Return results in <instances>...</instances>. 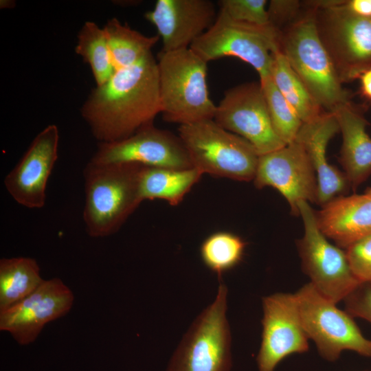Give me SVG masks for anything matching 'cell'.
Masks as SVG:
<instances>
[{"label":"cell","instance_id":"1","mask_svg":"<svg viewBox=\"0 0 371 371\" xmlns=\"http://www.w3.org/2000/svg\"><path fill=\"white\" fill-rule=\"evenodd\" d=\"M161 113L157 61L152 52L120 68L93 89L81 114L100 143L126 139L153 124Z\"/></svg>","mask_w":371,"mask_h":371},{"label":"cell","instance_id":"2","mask_svg":"<svg viewBox=\"0 0 371 371\" xmlns=\"http://www.w3.org/2000/svg\"><path fill=\"white\" fill-rule=\"evenodd\" d=\"M144 167L131 163L87 164L83 221L90 236L116 233L143 201L140 182Z\"/></svg>","mask_w":371,"mask_h":371},{"label":"cell","instance_id":"3","mask_svg":"<svg viewBox=\"0 0 371 371\" xmlns=\"http://www.w3.org/2000/svg\"><path fill=\"white\" fill-rule=\"evenodd\" d=\"M280 31L279 50L315 101L328 112L350 102L342 87L315 25V7Z\"/></svg>","mask_w":371,"mask_h":371},{"label":"cell","instance_id":"4","mask_svg":"<svg viewBox=\"0 0 371 371\" xmlns=\"http://www.w3.org/2000/svg\"><path fill=\"white\" fill-rule=\"evenodd\" d=\"M157 66L164 120L180 126L214 119L216 106L209 95L207 63L186 48L161 51Z\"/></svg>","mask_w":371,"mask_h":371},{"label":"cell","instance_id":"5","mask_svg":"<svg viewBox=\"0 0 371 371\" xmlns=\"http://www.w3.org/2000/svg\"><path fill=\"white\" fill-rule=\"evenodd\" d=\"M178 131L193 167L203 174L254 180L260 155L244 138L225 130L214 119L180 125Z\"/></svg>","mask_w":371,"mask_h":371},{"label":"cell","instance_id":"6","mask_svg":"<svg viewBox=\"0 0 371 371\" xmlns=\"http://www.w3.org/2000/svg\"><path fill=\"white\" fill-rule=\"evenodd\" d=\"M341 1H311L316 28L341 82L371 68V19L354 15Z\"/></svg>","mask_w":371,"mask_h":371},{"label":"cell","instance_id":"7","mask_svg":"<svg viewBox=\"0 0 371 371\" xmlns=\"http://www.w3.org/2000/svg\"><path fill=\"white\" fill-rule=\"evenodd\" d=\"M220 281L214 301L194 319L166 371H230L231 333L226 317L227 288Z\"/></svg>","mask_w":371,"mask_h":371},{"label":"cell","instance_id":"8","mask_svg":"<svg viewBox=\"0 0 371 371\" xmlns=\"http://www.w3.org/2000/svg\"><path fill=\"white\" fill-rule=\"evenodd\" d=\"M295 295L306 335L314 341L324 359L335 362L346 350L371 358V340L362 334L346 311L339 309L310 282Z\"/></svg>","mask_w":371,"mask_h":371},{"label":"cell","instance_id":"9","mask_svg":"<svg viewBox=\"0 0 371 371\" xmlns=\"http://www.w3.org/2000/svg\"><path fill=\"white\" fill-rule=\"evenodd\" d=\"M280 31L272 25H256L232 20L219 11L215 22L190 46L206 63L226 56L250 65L260 80L271 76L273 54L279 50Z\"/></svg>","mask_w":371,"mask_h":371},{"label":"cell","instance_id":"10","mask_svg":"<svg viewBox=\"0 0 371 371\" xmlns=\"http://www.w3.org/2000/svg\"><path fill=\"white\" fill-rule=\"evenodd\" d=\"M304 234L297 242L304 272L325 297L337 304L361 282L352 273L346 251L330 243L319 229L315 212L307 201L298 203Z\"/></svg>","mask_w":371,"mask_h":371},{"label":"cell","instance_id":"11","mask_svg":"<svg viewBox=\"0 0 371 371\" xmlns=\"http://www.w3.org/2000/svg\"><path fill=\"white\" fill-rule=\"evenodd\" d=\"M214 120L248 141L259 155L286 145L274 130L260 82L244 83L227 90L216 106Z\"/></svg>","mask_w":371,"mask_h":371},{"label":"cell","instance_id":"12","mask_svg":"<svg viewBox=\"0 0 371 371\" xmlns=\"http://www.w3.org/2000/svg\"><path fill=\"white\" fill-rule=\"evenodd\" d=\"M262 300V332L256 363L258 371H275L289 355L307 352L309 339L295 293H275Z\"/></svg>","mask_w":371,"mask_h":371},{"label":"cell","instance_id":"13","mask_svg":"<svg viewBox=\"0 0 371 371\" xmlns=\"http://www.w3.org/2000/svg\"><path fill=\"white\" fill-rule=\"evenodd\" d=\"M254 185L271 186L287 201L291 213L300 215V201L317 203V180L307 152L294 140L283 147L259 156Z\"/></svg>","mask_w":371,"mask_h":371},{"label":"cell","instance_id":"14","mask_svg":"<svg viewBox=\"0 0 371 371\" xmlns=\"http://www.w3.org/2000/svg\"><path fill=\"white\" fill-rule=\"evenodd\" d=\"M90 161L97 164L131 163L172 169L194 168L179 137L153 124L126 139L100 143Z\"/></svg>","mask_w":371,"mask_h":371},{"label":"cell","instance_id":"15","mask_svg":"<svg viewBox=\"0 0 371 371\" xmlns=\"http://www.w3.org/2000/svg\"><path fill=\"white\" fill-rule=\"evenodd\" d=\"M74 295L58 278L44 280L30 295L0 311V330L7 332L21 346L34 342L44 326L67 314Z\"/></svg>","mask_w":371,"mask_h":371},{"label":"cell","instance_id":"16","mask_svg":"<svg viewBox=\"0 0 371 371\" xmlns=\"http://www.w3.org/2000/svg\"><path fill=\"white\" fill-rule=\"evenodd\" d=\"M58 127L48 125L5 177L6 190L19 204L30 209L44 206L47 181L58 159Z\"/></svg>","mask_w":371,"mask_h":371},{"label":"cell","instance_id":"17","mask_svg":"<svg viewBox=\"0 0 371 371\" xmlns=\"http://www.w3.org/2000/svg\"><path fill=\"white\" fill-rule=\"evenodd\" d=\"M217 15L210 0H157L144 16L161 38V52H170L190 48L212 27Z\"/></svg>","mask_w":371,"mask_h":371},{"label":"cell","instance_id":"18","mask_svg":"<svg viewBox=\"0 0 371 371\" xmlns=\"http://www.w3.org/2000/svg\"><path fill=\"white\" fill-rule=\"evenodd\" d=\"M339 131L335 114L324 111L315 120L303 123L295 138L304 146L315 170L317 203L322 206L342 196L350 186L344 172L330 165L326 158L327 145Z\"/></svg>","mask_w":371,"mask_h":371},{"label":"cell","instance_id":"19","mask_svg":"<svg viewBox=\"0 0 371 371\" xmlns=\"http://www.w3.org/2000/svg\"><path fill=\"white\" fill-rule=\"evenodd\" d=\"M315 212L323 234L340 248L350 245L371 233V196H339Z\"/></svg>","mask_w":371,"mask_h":371},{"label":"cell","instance_id":"20","mask_svg":"<svg viewBox=\"0 0 371 371\" xmlns=\"http://www.w3.org/2000/svg\"><path fill=\"white\" fill-rule=\"evenodd\" d=\"M342 134L340 163L350 186L357 188L371 175V137L369 124L351 101L333 112Z\"/></svg>","mask_w":371,"mask_h":371},{"label":"cell","instance_id":"21","mask_svg":"<svg viewBox=\"0 0 371 371\" xmlns=\"http://www.w3.org/2000/svg\"><path fill=\"white\" fill-rule=\"evenodd\" d=\"M203 175L195 168L172 169L144 166L140 182L143 201L162 199L176 206Z\"/></svg>","mask_w":371,"mask_h":371},{"label":"cell","instance_id":"22","mask_svg":"<svg viewBox=\"0 0 371 371\" xmlns=\"http://www.w3.org/2000/svg\"><path fill=\"white\" fill-rule=\"evenodd\" d=\"M40 267L29 257L0 260V311L23 300L43 282Z\"/></svg>","mask_w":371,"mask_h":371},{"label":"cell","instance_id":"23","mask_svg":"<svg viewBox=\"0 0 371 371\" xmlns=\"http://www.w3.org/2000/svg\"><path fill=\"white\" fill-rule=\"evenodd\" d=\"M271 77L303 123L315 120L324 112L280 50L273 54Z\"/></svg>","mask_w":371,"mask_h":371},{"label":"cell","instance_id":"24","mask_svg":"<svg viewBox=\"0 0 371 371\" xmlns=\"http://www.w3.org/2000/svg\"><path fill=\"white\" fill-rule=\"evenodd\" d=\"M103 30L116 70L140 60L160 39L158 34L144 35L115 18L108 20Z\"/></svg>","mask_w":371,"mask_h":371},{"label":"cell","instance_id":"25","mask_svg":"<svg viewBox=\"0 0 371 371\" xmlns=\"http://www.w3.org/2000/svg\"><path fill=\"white\" fill-rule=\"evenodd\" d=\"M76 52L90 66L96 86L106 82L115 71L103 28L87 21L78 34Z\"/></svg>","mask_w":371,"mask_h":371},{"label":"cell","instance_id":"26","mask_svg":"<svg viewBox=\"0 0 371 371\" xmlns=\"http://www.w3.org/2000/svg\"><path fill=\"white\" fill-rule=\"evenodd\" d=\"M245 246V242L234 234L227 232H215L202 243L200 248L201 260L221 280L223 273L240 263Z\"/></svg>","mask_w":371,"mask_h":371},{"label":"cell","instance_id":"27","mask_svg":"<svg viewBox=\"0 0 371 371\" xmlns=\"http://www.w3.org/2000/svg\"><path fill=\"white\" fill-rule=\"evenodd\" d=\"M269 116L278 137L285 144L293 142L303 122L276 87L271 76L260 80Z\"/></svg>","mask_w":371,"mask_h":371},{"label":"cell","instance_id":"28","mask_svg":"<svg viewBox=\"0 0 371 371\" xmlns=\"http://www.w3.org/2000/svg\"><path fill=\"white\" fill-rule=\"evenodd\" d=\"M266 0H221L220 10L232 20L256 25H271Z\"/></svg>","mask_w":371,"mask_h":371},{"label":"cell","instance_id":"29","mask_svg":"<svg viewBox=\"0 0 371 371\" xmlns=\"http://www.w3.org/2000/svg\"><path fill=\"white\" fill-rule=\"evenodd\" d=\"M351 270L361 282H371V233L346 249Z\"/></svg>","mask_w":371,"mask_h":371},{"label":"cell","instance_id":"30","mask_svg":"<svg viewBox=\"0 0 371 371\" xmlns=\"http://www.w3.org/2000/svg\"><path fill=\"white\" fill-rule=\"evenodd\" d=\"M346 311L371 324V282L359 284L345 299Z\"/></svg>","mask_w":371,"mask_h":371},{"label":"cell","instance_id":"31","mask_svg":"<svg viewBox=\"0 0 371 371\" xmlns=\"http://www.w3.org/2000/svg\"><path fill=\"white\" fill-rule=\"evenodd\" d=\"M300 3L297 1L273 0L267 10L270 23L279 31L300 16Z\"/></svg>","mask_w":371,"mask_h":371},{"label":"cell","instance_id":"32","mask_svg":"<svg viewBox=\"0 0 371 371\" xmlns=\"http://www.w3.org/2000/svg\"><path fill=\"white\" fill-rule=\"evenodd\" d=\"M340 5L354 15L371 19V0L341 1Z\"/></svg>","mask_w":371,"mask_h":371},{"label":"cell","instance_id":"33","mask_svg":"<svg viewBox=\"0 0 371 371\" xmlns=\"http://www.w3.org/2000/svg\"><path fill=\"white\" fill-rule=\"evenodd\" d=\"M358 79L360 81L359 92L361 96L371 102V68L361 74Z\"/></svg>","mask_w":371,"mask_h":371},{"label":"cell","instance_id":"34","mask_svg":"<svg viewBox=\"0 0 371 371\" xmlns=\"http://www.w3.org/2000/svg\"><path fill=\"white\" fill-rule=\"evenodd\" d=\"M366 193L371 196V188H368V189L366 191Z\"/></svg>","mask_w":371,"mask_h":371},{"label":"cell","instance_id":"35","mask_svg":"<svg viewBox=\"0 0 371 371\" xmlns=\"http://www.w3.org/2000/svg\"><path fill=\"white\" fill-rule=\"evenodd\" d=\"M361 371H366V370H361Z\"/></svg>","mask_w":371,"mask_h":371}]
</instances>
